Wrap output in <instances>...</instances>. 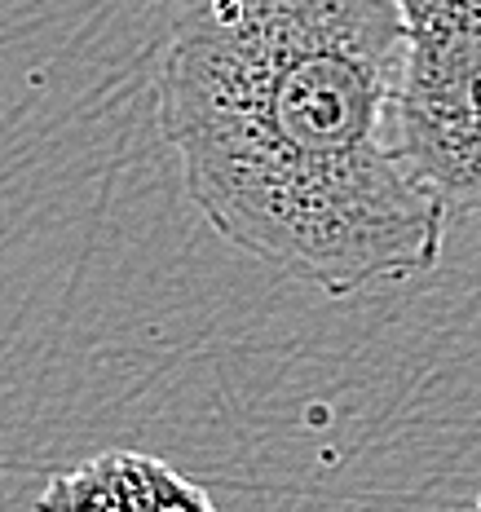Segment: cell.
Wrapping results in <instances>:
<instances>
[{
  "instance_id": "6da1fadb",
  "label": "cell",
  "mask_w": 481,
  "mask_h": 512,
  "mask_svg": "<svg viewBox=\"0 0 481 512\" xmlns=\"http://www.w3.org/2000/svg\"><path fill=\"white\" fill-rule=\"evenodd\" d=\"M393 0H186L159 62V133L230 248L327 296L411 283L446 208L398 151Z\"/></svg>"
},
{
  "instance_id": "7a4b0ae2",
  "label": "cell",
  "mask_w": 481,
  "mask_h": 512,
  "mask_svg": "<svg viewBox=\"0 0 481 512\" xmlns=\"http://www.w3.org/2000/svg\"><path fill=\"white\" fill-rule=\"evenodd\" d=\"M406 53L398 151L446 217L481 212V0H393Z\"/></svg>"
},
{
  "instance_id": "3957f363",
  "label": "cell",
  "mask_w": 481,
  "mask_h": 512,
  "mask_svg": "<svg viewBox=\"0 0 481 512\" xmlns=\"http://www.w3.org/2000/svg\"><path fill=\"white\" fill-rule=\"evenodd\" d=\"M111 482L124 499V512H217L208 490L181 477L173 464L137 451H106Z\"/></svg>"
},
{
  "instance_id": "277c9868",
  "label": "cell",
  "mask_w": 481,
  "mask_h": 512,
  "mask_svg": "<svg viewBox=\"0 0 481 512\" xmlns=\"http://www.w3.org/2000/svg\"><path fill=\"white\" fill-rule=\"evenodd\" d=\"M36 512H124V499L111 482V468L98 455V460L53 477L45 495H40Z\"/></svg>"
}]
</instances>
